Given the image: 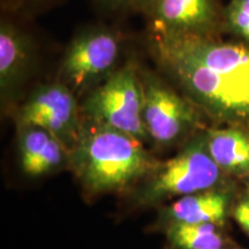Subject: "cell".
Returning a JSON list of instances; mask_svg holds the SVG:
<instances>
[{"label": "cell", "mask_w": 249, "mask_h": 249, "mask_svg": "<svg viewBox=\"0 0 249 249\" xmlns=\"http://www.w3.org/2000/svg\"><path fill=\"white\" fill-rule=\"evenodd\" d=\"M158 71L217 123L249 128V44L147 30Z\"/></svg>", "instance_id": "cell-1"}, {"label": "cell", "mask_w": 249, "mask_h": 249, "mask_svg": "<svg viewBox=\"0 0 249 249\" xmlns=\"http://www.w3.org/2000/svg\"><path fill=\"white\" fill-rule=\"evenodd\" d=\"M160 161L141 141L120 130L86 121L70 151L68 166L90 195L121 192L148 178Z\"/></svg>", "instance_id": "cell-2"}, {"label": "cell", "mask_w": 249, "mask_h": 249, "mask_svg": "<svg viewBox=\"0 0 249 249\" xmlns=\"http://www.w3.org/2000/svg\"><path fill=\"white\" fill-rule=\"evenodd\" d=\"M223 171L214 163L207 147L205 132L186 143L174 157L160 163L138 189L136 203L151 207L194 193L216 188Z\"/></svg>", "instance_id": "cell-3"}, {"label": "cell", "mask_w": 249, "mask_h": 249, "mask_svg": "<svg viewBox=\"0 0 249 249\" xmlns=\"http://www.w3.org/2000/svg\"><path fill=\"white\" fill-rule=\"evenodd\" d=\"M143 83L140 67L129 61L88 91L81 107L87 121L150 141L142 117Z\"/></svg>", "instance_id": "cell-4"}, {"label": "cell", "mask_w": 249, "mask_h": 249, "mask_svg": "<svg viewBox=\"0 0 249 249\" xmlns=\"http://www.w3.org/2000/svg\"><path fill=\"white\" fill-rule=\"evenodd\" d=\"M121 35L114 28L89 26L71 39L59 68V81L75 95L90 91L113 71L120 57Z\"/></svg>", "instance_id": "cell-5"}, {"label": "cell", "mask_w": 249, "mask_h": 249, "mask_svg": "<svg viewBox=\"0 0 249 249\" xmlns=\"http://www.w3.org/2000/svg\"><path fill=\"white\" fill-rule=\"evenodd\" d=\"M143 83L142 117L150 141L170 147L197 126L200 110L166 79L140 68Z\"/></svg>", "instance_id": "cell-6"}, {"label": "cell", "mask_w": 249, "mask_h": 249, "mask_svg": "<svg viewBox=\"0 0 249 249\" xmlns=\"http://www.w3.org/2000/svg\"><path fill=\"white\" fill-rule=\"evenodd\" d=\"M128 12L147 22V30L172 35L216 36L224 9L217 0H128Z\"/></svg>", "instance_id": "cell-7"}, {"label": "cell", "mask_w": 249, "mask_h": 249, "mask_svg": "<svg viewBox=\"0 0 249 249\" xmlns=\"http://www.w3.org/2000/svg\"><path fill=\"white\" fill-rule=\"evenodd\" d=\"M18 124L48 130L71 151L79 140L82 124L76 95L61 81L37 86L18 113Z\"/></svg>", "instance_id": "cell-8"}, {"label": "cell", "mask_w": 249, "mask_h": 249, "mask_svg": "<svg viewBox=\"0 0 249 249\" xmlns=\"http://www.w3.org/2000/svg\"><path fill=\"white\" fill-rule=\"evenodd\" d=\"M18 18L1 14L0 20V97L1 104L14 101L36 66L37 46Z\"/></svg>", "instance_id": "cell-9"}, {"label": "cell", "mask_w": 249, "mask_h": 249, "mask_svg": "<svg viewBox=\"0 0 249 249\" xmlns=\"http://www.w3.org/2000/svg\"><path fill=\"white\" fill-rule=\"evenodd\" d=\"M232 193L213 188L177 198L161 208L158 223L163 227L172 224L210 223L223 226L232 211Z\"/></svg>", "instance_id": "cell-10"}, {"label": "cell", "mask_w": 249, "mask_h": 249, "mask_svg": "<svg viewBox=\"0 0 249 249\" xmlns=\"http://www.w3.org/2000/svg\"><path fill=\"white\" fill-rule=\"evenodd\" d=\"M18 149L21 170L31 178L54 172L70 161L68 149L48 130L34 124L20 126Z\"/></svg>", "instance_id": "cell-11"}, {"label": "cell", "mask_w": 249, "mask_h": 249, "mask_svg": "<svg viewBox=\"0 0 249 249\" xmlns=\"http://www.w3.org/2000/svg\"><path fill=\"white\" fill-rule=\"evenodd\" d=\"M209 154L220 170L234 176L249 172V130L229 126L205 132Z\"/></svg>", "instance_id": "cell-12"}, {"label": "cell", "mask_w": 249, "mask_h": 249, "mask_svg": "<svg viewBox=\"0 0 249 249\" xmlns=\"http://www.w3.org/2000/svg\"><path fill=\"white\" fill-rule=\"evenodd\" d=\"M164 230L169 249H224L232 245L216 224H172Z\"/></svg>", "instance_id": "cell-13"}, {"label": "cell", "mask_w": 249, "mask_h": 249, "mask_svg": "<svg viewBox=\"0 0 249 249\" xmlns=\"http://www.w3.org/2000/svg\"><path fill=\"white\" fill-rule=\"evenodd\" d=\"M223 28L249 44V2L231 0L224 8Z\"/></svg>", "instance_id": "cell-14"}, {"label": "cell", "mask_w": 249, "mask_h": 249, "mask_svg": "<svg viewBox=\"0 0 249 249\" xmlns=\"http://www.w3.org/2000/svg\"><path fill=\"white\" fill-rule=\"evenodd\" d=\"M61 0H0L1 14L17 18L42 13L60 4Z\"/></svg>", "instance_id": "cell-15"}, {"label": "cell", "mask_w": 249, "mask_h": 249, "mask_svg": "<svg viewBox=\"0 0 249 249\" xmlns=\"http://www.w3.org/2000/svg\"><path fill=\"white\" fill-rule=\"evenodd\" d=\"M231 214L238 225L249 236V193L245 194L233 205Z\"/></svg>", "instance_id": "cell-16"}, {"label": "cell", "mask_w": 249, "mask_h": 249, "mask_svg": "<svg viewBox=\"0 0 249 249\" xmlns=\"http://www.w3.org/2000/svg\"><path fill=\"white\" fill-rule=\"evenodd\" d=\"M95 6L107 15H120L128 12V0H93Z\"/></svg>", "instance_id": "cell-17"}, {"label": "cell", "mask_w": 249, "mask_h": 249, "mask_svg": "<svg viewBox=\"0 0 249 249\" xmlns=\"http://www.w3.org/2000/svg\"><path fill=\"white\" fill-rule=\"evenodd\" d=\"M247 182H248V186H249V172L247 173Z\"/></svg>", "instance_id": "cell-18"}, {"label": "cell", "mask_w": 249, "mask_h": 249, "mask_svg": "<svg viewBox=\"0 0 249 249\" xmlns=\"http://www.w3.org/2000/svg\"><path fill=\"white\" fill-rule=\"evenodd\" d=\"M224 249H240V248H232V247H227V248H224Z\"/></svg>", "instance_id": "cell-19"}, {"label": "cell", "mask_w": 249, "mask_h": 249, "mask_svg": "<svg viewBox=\"0 0 249 249\" xmlns=\"http://www.w3.org/2000/svg\"><path fill=\"white\" fill-rule=\"evenodd\" d=\"M245 1H248L249 2V0H245Z\"/></svg>", "instance_id": "cell-20"}, {"label": "cell", "mask_w": 249, "mask_h": 249, "mask_svg": "<svg viewBox=\"0 0 249 249\" xmlns=\"http://www.w3.org/2000/svg\"><path fill=\"white\" fill-rule=\"evenodd\" d=\"M167 249H169V248H167Z\"/></svg>", "instance_id": "cell-21"}]
</instances>
